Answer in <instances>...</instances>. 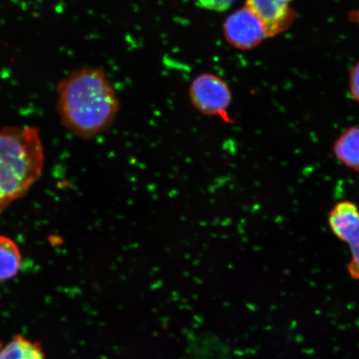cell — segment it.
I'll use <instances>...</instances> for the list:
<instances>
[{"mask_svg": "<svg viewBox=\"0 0 359 359\" xmlns=\"http://www.w3.org/2000/svg\"><path fill=\"white\" fill-rule=\"evenodd\" d=\"M291 0H246V7L257 15L267 37L285 31L293 20Z\"/></svg>", "mask_w": 359, "mask_h": 359, "instance_id": "6", "label": "cell"}, {"mask_svg": "<svg viewBox=\"0 0 359 359\" xmlns=\"http://www.w3.org/2000/svg\"><path fill=\"white\" fill-rule=\"evenodd\" d=\"M329 224L334 234L348 245L351 259L348 271L353 279L359 280V210L357 205L350 201L336 204L329 215Z\"/></svg>", "mask_w": 359, "mask_h": 359, "instance_id": "4", "label": "cell"}, {"mask_svg": "<svg viewBox=\"0 0 359 359\" xmlns=\"http://www.w3.org/2000/svg\"><path fill=\"white\" fill-rule=\"evenodd\" d=\"M19 246L11 238L0 236V281L13 279L21 267Z\"/></svg>", "mask_w": 359, "mask_h": 359, "instance_id": "9", "label": "cell"}, {"mask_svg": "<svg viewBox=\"0 0 359 359\" xmlns=\"http://www.w3.org/2000/svg\"><path fill=\"white\" fill-rule=\"evenodd\" d=\"M57 94L61 123L79 137L92 138L104 132L118 115V95L98 67L75 70L58 83Z\"/></svg>", "mask_w": 359, "mask_h": 359, "instance_id": "1", "label": "cell"}, {"mask_svg": "<svg viewBox=\"0 0 359 359\" xmlns=\"http://www.w3.org/2000/svg\"><path fill=\"white\" fill-rule=\"evenodd\" d=\"M43 163L37 128L7 127L0 131V214L29 191L41 176Z\"/></svg>", "mask_w": 359, "mask_h": 359, "instance_id": "2", "label": "cell"}, {"mask_svg": "<svg viewBox=\"0 0 359 359\" xmlns=\"http://www.w3.org/2000/svg\"><path fill=\"white\" fill-rule=\"evenodd\" d=\"M238 1L239 0H197L201 7L217 12L227 11Z\"/></svg>", "mask_w": 359, "mask_h": 359, "instance_id": "10", "label": "cell"}, {"mask_svg": "<svg viewBox=\"0 0 359 359\" xmlns=\"http://www.w3.org/2000/svg\"><path fill=\"white\" fill-rule=\"evenodd\" d=\"M224 34L231 46L242 50L257 47L267 37L262 22L246 6L228 16Z\"/></svg>", "mask_w": 359, "mask_h": 359, "instance_id": "5", "label": "cell"}, {"mask_svg": "<svg viewBox=\"0 0 359 359\" xmlns=\"http://www.w3.org/2000/svg\"><path fill=\"white\" fill-rule=\"evenodd\" d=\"M348 85L353 100L359 103V62L350 72Z\"/></svg>", "mask_w": 359, "mask_h": 359, "instance_id": "11", "label": "cell"}, {"mask_svg": "<svg viewBox=\"0 0 359 359\" xmlns=\"http://www.w3.org/2000/svg\"><path fill=\"white\" fill-rule=\"evenodd\" d=\"M334 152L345 167L359 172V127L349 128L341 134L334 143Z\"/></svg>", "mask_w": 359, "mask_h": 359, "instance_id": "7", "label": "cell"}, {"mask_svg": "<svg viewBox=\"0 0 359 359\" xmlns=\"http://www.w3.org/2000/svg\"><path fill=\"white\" fill-rule=\"evenodd\" d=\"M189 96L192 105L201 114L221 116L226 122H231L228 116L232 101L231 89L219 76L209 73L197 76L191 84Z\"/></svg>", "mask_w": 359, "mask_h": 359, "instance_id": "3", "label": "cell"}, {"mask_svg": "<svg viewBox=\"0 0 359 359\" xmlns=\"http://www.w3.org/2000/svg\"><path fill=\"white\" fill-rule=\"evenodd\" d=\"M0 359H45L41 344L17 334L0 342Z\"/></svg>", "mask_w": 359, "mask_h": 359, "instance_id": "8", "label": "cell"}]
</instances>
